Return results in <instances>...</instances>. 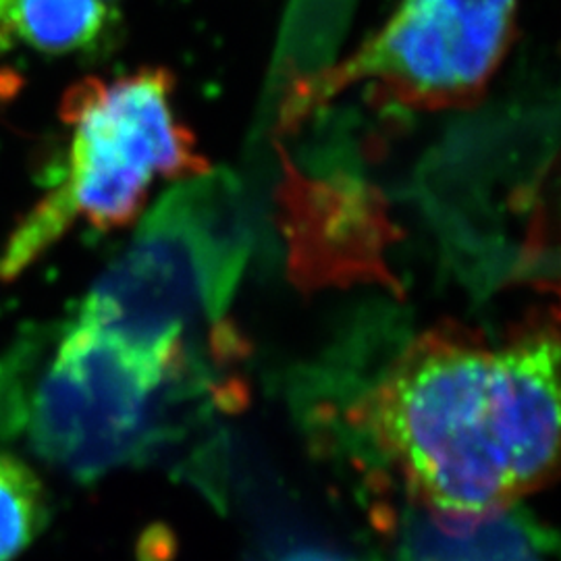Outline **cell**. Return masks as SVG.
<instances>
[{
  "label": "cell",
  "instance_id": "cell-1",
  "mask_svg": "<svg viewBox=\"0 0 561 561\" xmlns=\"http://www.w3.org/2000/svg\"><path fill=\"white\" fill-rule=\"evenodd\" d=\"M560 337L539 322L491 345L431 329L362 401V416L408 491L433 514L505 512L556 477Z\"/></svg>",
  "mask_w": 561,
  "mask_h": 561
},
{
  "label": "cell",
  "instance_id": "cell-2",
  "mask_svg": "<svg viewBox=\"0 0 561 561\" xmlns=\"http://www.w3.org/2000/svg\"><path fill=\"white\" fill-rule=\"evenodd\" d=\"M187 362L131 350L71 319L30 327L0 354V442L80 481L146 458Z\"/></svg>",
  "mask_w": 561,
  "mask_h": 561
},
{
  "label": "cell",
  "instance_id": "cell-3",
  "mask_svg": "<svg viewBox=\"0 0 561 561\" xmlns=\"http://www.w3.org/2000/svg\"><path fill=\"white\" fill-rule=\"evenodd\" d=\"M250 252L240 185L204 173L169 190L88 291L76 321L164 362L227 312Z\"/></svg>",
  "mask_w": 561,
  "mask_h": 561
},
{
  "label": "cell",
  "instance_id": "cell-4",
  "mask_svg": "<svg viewBox=\"0 0 561 561\" xmlns=\"http://www.w3.org/2000/svg\"><path fill=\"white\" fill-rule=\"evenodd\" d=\"M167 69L117 80L88 78L62 99L69 148L59 180L18 225L0 254V279H15L78 221L119 229L140 217L159 180L210 171L173 104Z\"/></svg>",
  "mask_w": 561,
  "mask_h": 561
},
{
  "label": "cell",
  "instance_id": "cell-5",
  "mask_svg": "<svg viewBox=\"0 0 561 561\" xmlns=\"http://www.w3.org/2000/svg\"><path fill=\"white\" fill-rule=\"evenodd\" d=\"M514 18L516 0H401L356 55L301 88L287 115H304L356 83L410 108L466 106L505 57Z\"/></svg>",
  "mask_w": 561,
  "mask_h": 561
},
{
  "label": "cell",
  "instance_id": "cell-6",
  "mask_svg": "<svg viewBox=\"0 0 561 561\" xmlns=\"http://www.w3.org/2000/svg\"><path fill=\"white\" fill-rule=\"evenodd\" d=\"M115 25L104 0H0V53L23 46L46 57L92 53Z\"/></svg>",
  "mask_w": 561,
  "mask_h": 561
},
{
  "label": "cell",
  "instance_id": "cell-7",
  "mask_svg": "<svg viewBox=\"0 0 561 561\" xmlns=\"http://www.w3.org/2000/svg\"><path fill=\"white\" fill-rule=\"evenodd\" d=\"M412 561H539L528 533L503 512L482 516L433 514Z\"/></svg>",
  "mask_w": 561,
  "mask_h": 561
},
{
  "label": "cell",
  "instance_id": "cell-8",
  "mask_svg": "<svg viewBox=\"0 0 561 561\" xmlns=\"http://www.w3.org/2000/svg\"><path fill=\"white\" fill-rule=\"evenodd\" d=\"M48 497L38 474L23 461L0 454V561H13L48 524Z\"/></svg>",
  "mask_w": 561,
  "mask_h": 561
},
{
  "label": "cell",
  "instance_id": "cell-9",
  "mask_svg": "<svg viewBox=\"0 0 561 561\" xmlns=\"http://www.w3.org/2000/svg\"><path fill=\"white\" fill-rule=\"evenodd\" d=\"M280 561H345L340 556L322 549H298L289 556H285Z\"/></svg>",
  "mask_w": 561,
  "mask_h": 561
},
{
  "label": "cell",
  "instance_id": "cell-10",
  "mask_svg": "<svg viewBox=\"0 0 561 561\" xmlns=\"http://www.w3.org/2000/svg\"><path fill=\"white\" fill-rule=\"evenodd\" d=\"M104 2H108V4H111V2H113V0H104Z\"/></svg>",
  "mask_w": 561,
  "mask_h": 561
}]
</instances>
